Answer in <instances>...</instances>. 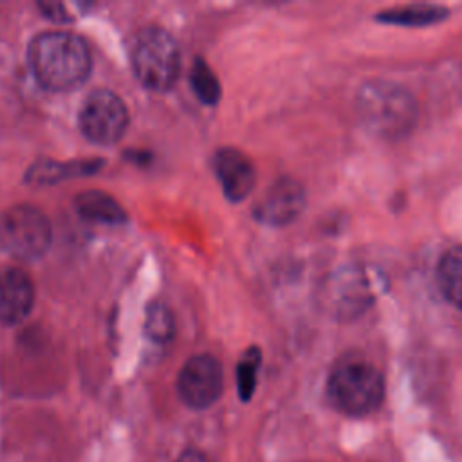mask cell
<instances>
[{
	"mask_svg": "<svg viewBox=\"0 0 462 462\" xmlns=\"http://www.w3.org/2000/svg\"><path fill=\"white\" fill-rule=\"evenodd\" d=\"M31 70L38 83L51 90H70L90 74V52L87 43L72 32H42L27 52Z\"/></svg>",
	"mask_w": 462,
	"mask_h": 462,
	"instance_id": "6da1fadb",
	"label": "cell"
},
{
	"mask_svg": "<svg viewBox=\"0 0 462 462\" xmlns=\"http://www.w3.org/2000/svg\"><path fill=\"white\" fill-rule=\"evenodd\" d=\"M361 125L381 139H402L417 123V101L408 88L386 79L361 85L356 97Z\"/></svg>",
	"mask_w": 462,
	"mask_h": 462,
	"instance_id": "7a4b0ae2",
	"label": "cell"
},
{
	"mask_svg": "<svg viewBox=\"0 0 462 462\" xmlns=\"http://www.w3.org/2000/svg\"><path fill=\"white\" fill-rule=\"evenodd\" d=\"M327 395L345 415L363 417L375 411L384 399V377L377 366L363 359H346L334 366Z\"/></svg>",
	"mask_w": 462,
	"mask_h": 462,
	"instance_id": "3957f363",
	"label": "cell"
},
{
	"mask_svg": "<svg viewBox=\"0 0 462 462\" xmlns=\"http://www.w3.org/2000/svg\"><path fill=\"white\" fill-rule=\"evenodd\" d=\"M130 61L135 78L152 90H168L180 67V52L173 36L162 29H143L130 49Z\"/></svg>",
	"mask_w": 462,
	"mask_h": 462,
	"instance_id": "277c9868",
	"label": "cell"
},
{
	"mask_svg": "<svg viewBox=\"0 0 462 462\" xmlns=\"http://www.w3.org/2000/svg\"><path fill=\"white\" fill-rule=\"evenodd\" d=\"M51 244L47 217L29 206L16 204L0 215V247L18 260L40 258Z\"/></svg>",
	"mask_w": 462,
	"mask_h": 462,
	"instance_id": "5b68a950",
	"label": "cell"
},
{
	"mask_svg": "<svg viewBox=\"0 0 462 462\" xmlns=\"http://www.w3.org/2000/svg\"><path fill=\"white\" fill-rule=\"evenodd\" d=\"M81 132L97 144L119 141L128 126V110L125 101L110 90L92 92L79 112Z\"/></svg>",
	"mask_w": 462,
	"mask_h": 462,
	"instance_id": "8992f818",
	"label": "cell"
},
{
	"mask_svg": "<svg viewBox=\"0 0 462 462\" xmlns=\"http://www.w3.org/2000/svg\"><path fill=\"white\" fill-rule=\"evenodd\" d=\"M222 388V366L213 356H195L179 372L177 390L189 408L202 410L211 406L220 397Z\"/></svg>",
	"mask_w": 462,
	"mask_h": 462,
	"instance_id": "52a82bcc",
	"label": "cell"
},
{
	"mask_svg": "<svg viewBox=\"0 0 462 462\" xmlns=\"http://www.w3.org/2000/svg\"><path fill=\"white\" fill-rule=\"evenodd\" d=\"M305 208V191L292 179L276 180L256 202L254 217L269 226L292 222Z\"/></svg>",
	"mask_w": 462,
	"mask_h": 462,
	"instance_id": "ba28073f",
	"label": "cell"
},
{
	"mask_svg": "<svg viewBox=\"0 0 462 462\" xmlns=\"http://www.w3.org/2000/svg\"><path fill=\"white\" fill-rule=\"evenodd\" d=\"M34 303V285L31 278L16 267L0 271V321L16 325L27 318Z\"/></svg>",
	"mask_w": 462,
	"mask_h": 462,
	"instance_id": "9c48e42d",
	"label": "cell"
},
{
	"mask_svg": "<svg viewBox=\"0 0 462 462\" xmlns=\"http://www.w3.org/2000/svg\"><path fill=\"white\" fill-rule=\"evenodd\" d=\"M215 173L222 184V189L229 200L245 199L254 188L256 173L254 166L240 150L222 148L213 159Z\"/></svg>",
	"mask_w": 462,
	"mask_h": 462,
	"instance_id": "30bf717a",
	"label": "cell"
},
{
	"mask_svg": "<svg viewBox=\"0 0 462 462\" xmlns=\"http://www.w3.org/2000/svg\"><path fill=\"white\" fill-rule=\"evenodd\" d=\"M76 211L92 222L121 224L125 220L123 208L103 191H85L74 199Z\"/></svg>",
	"mask_w": 462,
	"mask_h": 462,
	"instance_id": "8fae6325",
	"label": "cell"
},
{
	"mask_svg": "<svg viewBox=\"0 0 462 462\" xmlns=\"http://www.w3.org/2000/svg\"><path fill=\"white\" fill-rule=\"evenodd\" d=\"M437 283L442 296L462 310V245L442 254L437 265Z\"/></svg>",
	"mask_w": 462,
	"mask_h": 462,
	"instance_id": "7c38bea8",
	"label": "cell"
},
{
	"mask_svg": "<svg viewBox=\"0 0 462 462\" xmlns=\"http://www.w3.org/2000/svg\"><path fill=\"white\" fill-rule=\"evenodd\" d=\"M449 14V11L442 5H431V4H411V5H401L395 9H386L377 13V20L384 23L393 25H408V27H424L437 23L444 20Z\"/></svg>",
	"mask_w": 462,
	"mask_h": 462,
	"instance_id": "4fadbf2b",
	"label": "cell"
},
{
	"mask_svg": "<svg viewBox=\"0 0 462 462\" xmlns=\"http://www.w3.org/2000/svg\"><path fill=\"white\" fill-rule=\"evenodd\" d=\"M189 81L193 87V92L197 94V97L206 103V105H215L220 97V85L217 76L213 74V70L202 61L197 60L191 67V74H189Z\"/></svg>",
	"mask_w": 462,
	"mask_h": 462,
	"instance_id": "5bb4252c",
	"label": "cell"
},
{
	"mask_svg": "<svg viewBox=\"0 0 462 462\" xmlns=\"http://www.w3.org/2000/svg\"><path fill=\"white\" fill-rule=\"evenodd\" d=\"M144 330H146L150 339H153L157 343H166V341L171 339L173 330H175L173 316L170 314V310L166 307L153 305L148 310Z\"/></svg>",
	"mask_w": 462,
	"mask_h": 462,
	"instance_id": "9a60e30c",
	"label": "cell"
},
{
	"mask_svg": "<svg viewBox=\"0 0 462 462\" xmlns=\"http://www.w3.org/2000/svg\"><path fill=\"white\" fill-rule=\"evenodd\" d=\"M260 366V352L256 348H249L247 354L242 357L236 368V383L240 397L245 401L253 395L256 384V372Z\"/></svg>",
	"mask_w": 462,
	"mask_h": 462,
	"instance_id": "2e32d148",
	"label": "cell"
},
{
	"mask_svg": "<svg viewBox=\"0 0 462 462\" xmlns=\"http://www.w3.org/2000/svg\"><path fill=\"white\" fill-rule=\"evenodd\" d=\"M175 462H208V458L202 453L189 449V451H184Z\"/></svg>",
	"mask_w": 462,
	"mask_h": 462,
	"instance_id": "e0dca14e",
	"label": "cell"
}]
</instances>
